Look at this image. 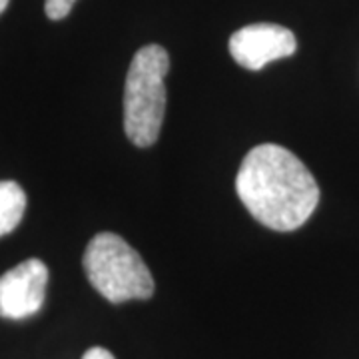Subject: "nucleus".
<instances>
[{
	"label": "nucleus",
	"instance_id": "obj_2",
	"mask_svg": "<svg viewBox=\"0 0 359 359\" xmlns=\"http://www.w3.org/2000/svg\"><path fill=\"white\" fill-rule=\"evenodd\" d=\"M170 56L158 44H148L134 54L124 86V132L138 148L152 146L162 130L166 112L164 78Z\"/></svg>",
	"mask_w": 359,
	"mask_h": 359
},
{
	"label": "nucleus",
	"instance_id": "obj_1",
	"mask_svg": "<svg viewBox=\"0 0 359 359\" xmlns=\"http://www.w3.org/2000/svg\"><path fill=\"white\" fill-rule=\"evenodd\" d=\"M236 192L262 226L276 231L302 228L320 202V186L311 172L278 144H259L248 152Z\"/></svg>",
	"mask_w": 359,
	"mask_h": 359
},
{
	"label": "nucleus",
	"instance_id": "obj_4",
	"mask_svg": "<svg viewBox=\"0 0 359 359\" xmlns=\"http://www.w3.org/2000/svg\"><path fill=\"white\" fill-rule=\"evenodd\" d=\"M48 285V268L36 257L0 276V318L25 320L39 313Z\"/></svg>",
	"mask_w": 359,
	"mask_h": 359
},
{
	"label": "nucleus",
	"instance_id": "obj_6",
	"mask_svg": "<svg viewBox=\"0 0 359 359\" xmlns=\"http://www.w3.org/2000/svg\"><path fill=\"white\" fill-rule=\"evenodd\" d=\"M26 210V194L13 180L0 182V238L18 228Z\"/></svg>",
	"mask_w": 359,
	"mask_h": 359
},
{
	"label": "nucleus",
	"instance_id": "obj_7",
	"mask_svg": "<svg viewBox=\"0 0 359 359\" xmlns=\"http://www.w3.org/2000/svg\"><path fill=\"white\" fill-rule=\"evenodd\" d=\"M74 2H76V0H46V2H44L46 16H48L50 20H62V18H66V16L70 14Z\"/></svg>",
	"mask_w": 359,
	"mask_h": 359
},
{
	"label": "nucleus",
	"instance_id": "obj_3",
	"mask_svg": "<svg viewBox=\"0 0 359 359\" xmlns=\"http://www.w3.org/2000/svg\"><path fill=\"white\" fill-rule=\"evenodd\" d=\"M82 266L92 287L112 304L148 299L154 294V278L148 266L118 233L94 236L86 245Z\"/></svg>",
	"mask_w": 359,
	"mask_h": 359
},
{
	"label": "nucleus",
	"instance_id": "obj_9",
	"mask_svg": "<svg viewBox=\"0 0 359 359\" xmlns=\"http://www.w3.org/2000/svg\"><path fill=\"white\" fill-rule=\"evenodd\" d=\"M6 6H8V0H0V14L6 11Z\"/></svg>",
	"mask_w": 359,
	"mask_h": 359
},
{
	"label": "nucleus",
	"instance_id": "obj_5",
	"mask_svg": "<svg viewBox=\"0 0 359 359\" xmlns=\"http://www.w3.org/2000/svg\"><path fill=\"white\" fill-rule=\"evenodd\" d=\"M295 48L294 32L269 22L244 26L230 39L231 58L245 70H262L268 62L292 56Z\"/></svg>",
	"mask_w": 359,
	"mask_h": 359
},
{
	"label": "nucleus",
	"instance_id": "obj_8",
	"mask_svg": "<svg viewBox=\"0 0 359 359\" xmlns=\"http://www.w3.org/2000/svg\"><path fill=\"white\" fill-rule=\"evenodd\" d=\"M82 359H116L108 349L104 347H90L88 351L82 355Z\"/></svg>",
	"mask_w": 359,
	"mask_h": 359
}]
</instances>
